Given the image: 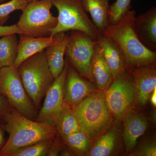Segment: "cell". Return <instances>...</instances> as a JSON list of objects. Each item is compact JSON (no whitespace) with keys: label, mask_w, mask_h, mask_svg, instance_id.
<instances>
[{"label":"cell","mask_w":156,"mask_h":156,"mask_svg":"<svg viewBox=\"0 0 156 156\" xmlns=\"http://www.w3.org/2000/svg\"><path fill=\"white\" fill-rule=\"evenodd\" d=\"M135 10H130L113 25L108 24L101 34L121 50L128 71L134 68L156 65V51H151L140 41L134 29Z\"/></svg>","instance_id":"1"},{"label":"cell","mask_w":156,"mask_h":156,"mask_svg":"<svg viewBox=\"0 0 156 156\" xmlns=\"http://www.w3.org/2000/svg\"><path fill=\"white\" fill-rule=\"evenodd\" d=\"M3 119L9 138L0 149V156H9L18 149L54 138L58 134L55 126L29 119L12 107Z\"/></svg>","instance_id":"2"},{"label":"cell","mask_w":156,"mask_h":156,"mask_svg":"<svg viewBox=\"0 0 156 156\" xmlns=\"http://www.w3.org/2000/svg\"><path fill=\"white\" fill-rule=\"evenodd\" d=\"M72 108L80 131L91 140L108 130L112 122L104 91L96 90Z\"/></svg>","instance_id":"3"},{"label":"cell","mask_w":156,"mask_h":156,"mask_svg":"<svg viewBox=\"0 0 156 156\" xmlns=\"http://www.w3.org/2000/svg\"><path fill=\"white\" fill-rule=\"evenodd\" d=\"M17 70L26 92L37 110L55 79L49 67L45 50L27 59Z\"/></svg>","instance_id":"4"},{"label":"cell","mask_w":156,"mask_h":156,"mask_svg":"<svg viewBox=\"0 0 156 156\" xmlns=\"http://www.w3.org/2000/svg\"><path fill=\"white\" fill-rule=\"evenodd\" d=\"M58 10V22L51 30L50 36L60 32L77 30L83 32L97 40L101 34L89 19L82 0H51Z\"/></svg>","instance_id":"5"},{"label":"cell","mask_w":156,"mask_h":156,"mask_svg":"<svg viewBox=\"0 0 156 156\" xmlns=\"http://www.w3.org/2000/svg\"><path fill=\"white\" fill-rule=\"evenodd\" d=\"M51 0H39L28 3L17 23L24 34L33 37L50 36L56 27L57 17L51 13Z\"/></svg>","instance_id":"6"},{"label":"cell","mask_w":156,"mask_h":156,"mask_svg":"<svg viewBox=\"0 0 156 156\" xmlns=\"http://www.w3.org/2000/svg\"><path fill=\"white\" fill-rule=\"evenodd\" d=\"M0 95L5 97L11 106L24 116L36 119L37 110L26 92L17 69H0Z\"/></svg>","instance_id":"7"},{"label":"cell","mask_w":156,"mask_h":156,"mask_svg":"<svg viewBox=\"0 0 156 156\" xmlns=\"http://www.w3.org/2000/svg\"><path fill=\"white\" fill-rule=\"evenodd\" d=\"M97 40L77 30L69 34L65 55L69 64L83 77L95 83L91 70V60Z\"/></svg>","instance_id":"8"},{"label":"cell","mask_w":156,"mask_h":156,"mask_svg":"<svg viewBox=\"0 0 156 156\" xmlns=\"http://www.w3.org/2000/svg\"><path fill=\"white\" fill-rule=\"evenodd\" d=\"M105 93L109 110L117 119L122 120L127 113L134 108L136 102L135 90L128 71L113 79Z\"/></svg>","instance_id":"9"},{"label":"cell","mask_w":156,"mask_h":156,"mask_svg":"<svg viewBox=\"0 0 156 156\" xmlns=\"http://www.w3.org/2000/svg\"><path fill=\"white\" fill-rule=\"evenodd\" d=\"M67 72V62L62 72L54 80L45 96L44 104L35 121L48 123L55 126L56 120L63 106V90Z\"/></svg>","instance_id":"10"},{"label":"cell","mask_w":156,"mask_h":156,"mask_svg":"<svg viewBox=\"0 0 156 156\" xmlns=\"http://www.w3.org/2000/svg\"><path fill=\"white\" fill-rule=\"evenodd\" d=\"M67 62V72L63 90V100L73 108L96 90L93 83L79 75Z\"/></svg>","instance_id":"11"},{"label":"cell","mask_w":156,"mask_h":156,"mask_svg":"<svg viewBox=\"0 0 156 156\" xmlns=\"http://www.w3.org/2000/svg\"><path fill=\"white\" fill-rule=\"evenodd\" d=\"M128 71L132 77L136 102L140 106H144L156 89V65L134 68Z\"/></svg>","instance_id":"12"},{"label":"cell","mask_w":156,"mask_h":156,"mask_svg":"<svg viewBox=\"0 0 156 156\" xmlns=\"http://www.w3.org/2000/svg\"><path fill=\"white\" fill-rule=\"evenodd\" d=\"M123 138L127 153L131 151L136 145L138 138L144 134L147 128L145 117L132 108L123 118Z\"/></svg>","instance_id":"13"},{"label":"cell","mask_w":156,"mask_h":156,"mask_svg":"<svg viewBox=\"0 0 156 156\" xmlns=\"http://www.w3.org/2000/svg\"><path fill=\"white\" fill-rule=\"evenodd\" d=\"M134 29L143 44L151 51H156V8L135 17Z\"/></svg>","instance_id":"14"},{"label":"cell","mask_w":156,"mask_h":156,"mask_svg":"<svg viewBox=\"0 0 156 156\" xmlns=\"http://www.w3.org/2000/svg\"><path fill=\"white\" fill-rule=\"evenodd\" d=\"M17 55L13 67L17 69L23 62L35 54L44 51L50 46L55 39L54 36L33 37L24 34H19Z\"/></svg>","instance_id":"15"},{"label":"cell","mask_w":156,"mask_h":156,"mask_svg":"<svg viewBox=\"0 0 156 156\" xmlns=\"http://www.w3.org/2000/svg\"><path fill=\"white\" fill-rule=\"evenodd\" d=\"M54 36V41L45 49V52L50 70L56 79L62 72L65 65L64 56L69 33L60 32Z\"/></svg>","instance_id":"16"},{"label":"cell","mask_w":156,"mask_h":156,"mask_svg":"<svg viewBox=\"0 0 156 156\" xmlns=\"http://www.w3.org/2000/svg\"><path fill=\"white\" fill-rule=\"evenodd\" d=\"M97 41L111 70L113 80L128 71L124 56L114 43L102 34L98 37Z\"/></svg>","instance_id":"17"},{"label":"cell","mask_w":156,"mask_h":156,"mask_svg":"<svg viewBox=\"0 0 156 156\" xmlns=\"http://www.w3.org/2000/svg\"><path fill=\"white\" fill-rule=\"evenodd\" d=\"M91 70L98 90L105 92L112 82L113 78L111 70L98 43L94 48L91 60Z\"/></svg>","instance_id":"18"},{"label":"cell","mask_w":156,"mask_h":156,"mask_svg":"<svg viewBox=\"0 0 156 156\" xmlns=\"http://www.w3.org/2000/svg\"><path fill=\"white\" fill-rule=\"evenodd\" d=\"M110 0H82L85 11L92 17V21L101 33L108 25Z\"/></svg>","instance_id":"19"},{"label":"cell","mask_w":156,"mask_h":156,"mask_svg":"<svg viewBox=\"0 0 156 156\" xmlns=\"http://www.w3.org/2000/svg\"><path fill=\"white\" fill-rule=\"evenodd\" d=\"M57 133L60 136H65L80 131V125L73 108L64 102L62 109L55 124Z\"/></svg>","instance_id":"20"},{"label":"cell","mask_w":156,"mask_h":156,"mask_svg":"<svg viewBox=\"0 0 156 156\" xmlns=\"http://www.w3.org/2000/svg\"><path fill=\"white\" fill-rule=\"evenodd\" d=\"M16 34L0 38V69L13 66L17 55L18 40Z\"/></svg>","instance_id":"21"},{"label":"cell","mask_w":156,"mask_h":156,"mask_svg":"<svg viewBox=\"0 0 156 156\" xmlns=\"http://www.w3.org/2000/svg\"><path fill=\"white\" fill-rule=\"evenodd\" d=\"M95 145L89 150L87 155L107 156L113 151L115 147L118 133L114 129L105 131L101 135Z\"/></svg>","instance_id":"22"},{"label":"cell","mask_w":156,"mask_h":156,"mask_svg":"<svg viewBox=\"0 0 156 156\" xmlns=\"http://www.w3.org/2000/svg\"><path fill=\"white\" fill-rule=\"evenodd\" d=\"M60 136L63 142L77 154L83 155L89 152L91 147V140L83 131H80Z\"/></svg>","instance_id":"23"},{"label":"cell","mask_w":156,"mask_h":156,"mask_svg":"<svg viewBox=\"0 0 156 156\" xmlns=\"http://www.w3.org/2000/svg\"><path fill=\"white\" fill-rule=\"evenodd\" d=\"M53 138L45 140L18 149L9 156H44L47 155Z\"/></svg>","instance_id":"24"},{"label":"cell","mask_w":156,"mask_h":156,"mask_svg":"<svg viewBox=\"0 0 156 156\" xmlns=\"http://www.w3.org/2000/svg\"><path fill=\"white\" fill-rule=\"evenodd\" d=\"M131 0H116L110 5L108 11V24L116 23L125 14L131 10Z\"/></svg>","instance_id":"25"},{"label":"cell","mask_w":156,"mask_h":156,"mask_svg":"<svg viewBox=\"0 0 156 156\" xmlns=\"http://www.w3.org/2000/svg\"><path fill=\"white\" fill-rule=\"evenodd\" d=\"M27 0H11L0 5V25H3L9 19V15L16 10H23L28 4Z\"/></svg>","instance_id":"26"},{"label":"cell","mask_w":156,"mask_h":156,"mask_svg":"<svg viewBox=\"0 0 156 156\" xmlns=\"http://www.w3.org/2000/svg\"><path fill=\"white\" fill-rule=\"evenodd\" d=\"M131 155L137 156H156V145L154 141L148 142L140 147Z\"/></svg>","instance_id":"27"},{"label":"cell","mask_w":156,"mask_h":156,"mask_svg":"<svg viewBox=\"0 0 156 156\" xmlns=\"http://www.w3.org/2000/svg\"><path fill=\"white\" fill-rule=\"evenodd\" d=\"M62 149V143L57 134L54 137L53 142L48 150L47 155L49 156H58Z\"/></svg>","instance_id":"28"},{"label":"cell","mask_w":156,"mask_h":156,"mask_svg":"<svg viewBox=\"0 0 156 156\" xmlns=\"http://www.w3.org/2000/svg\"><path fill=\"white\" fill-rule=\"evenodd\" d=\"M13 34L19 35L23 34V33L17 26V24L11 26L0 25V37Z\"/></svg>","instance_id":"29"},{"label":"cell","mask_w":156,"mask_h":156,"mask_svg":"<svg viewBox=\"0 0 156 156\" xmlns=\"http://www.w3.org/2000/svg\"><path fill=\"white\" fill-rule=\"evenodd\" d=\"M11 108L12 107L6 98L0 95V117L3 118Z\"/></svg>","instance_id":"30"},{"label":"cell","mask_w":156,"mask_h":156,"mask_svg":"<svg viewBox=\"0 0 156 156\" xmlns=\"http://www.w3.org/2000/svg\"><path fill=\"white\" fill-rule=\"evenodd\" d=\"M151 102L154 106L156 107V88L154 90L152 93L151 97L150 98Z\"/></svg>","instance_id":"31"},{"label":"cell","mask_w":156,"mask_h":156,"mask_svg":"<svg viewBox=\"0 0 156 156\" xmlns=\"http://www.w3.org/2000/svg\"><path fill=\"white\" fill-rule=\"evenodd\" d=\"M4 141V136L3 133L1 128H0V148L2 147L3 143Z\"/></svg>","instance_id":"32"},{"label":"cell","mask_w":156,"mask_h":156,"mask_svg":"<svg viewBox=\"0 0 156 156\" xmlns=\"http://www.w3.org/2000/svg\"><path fill=\"white\" fill-rule=\"evenodd\" d=\"M28 3L32 2H36V1H39V0H27Z\"/></svg>","instance_id":"33"},{"label":"cell","mask_w":156,"mask_h":156,"mask_svg":"<svg viewBox=\"0 0 156 156\" xmlns=\"http://www.w3.org/2000/svg\"><path fill=\"white\" fill-rule=\"evenodd\" d=\"M5 1H6V0H0V2H4Z\"/></svg>","instance_id":"34"}]
</instances>
